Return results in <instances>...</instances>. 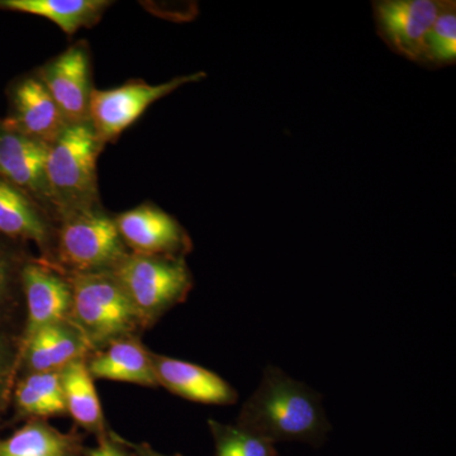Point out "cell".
Listing matches in <instances>:
<instances>
[{
	"mask_svg": "<svg viewBox=\"0 0 456 456\" xmlns=\"http://www.w3.org/2000/svg\"><path fill=\"white\" fill-rule=\"evenodd\" d=\"M236 425L274 444L297 441L312 446L322 445L331 430L321 395L273 365L264 370Z\"/></svg>",
	"mask_w": 456,
	"mask_h": 456,
	"instance_id": "1",
	"label": "cell"
},
{
	"mask_svg": "<svg viewBox=\"0 0 456 456\" xmlns=\"http://www.w3.org/2000/svg\"><path fill=\"white\" fill-rule=\"evenodd\" d=\"M102 147L89 123L68 126L49 147L45 174L56 221L95 208Z\"/></svg>",
	"mask_w": 456,
	"mask_h": 456,
	"instance_id": "2",
	"label": "cell"
},
{
	"mask_svg": "<svg viewBox=\"0 0 456 456\" xmlns=\"http://www.w3.org/2000/svg\"><path fill=\"white\" fill-rule=\"evenodd\" d=\"M71 285L69 321L94 351L110 341L146 332L127 294L112 273L68 277Z\"/></svg>",
	"mask_w": 456,
	"mask_h": 456,
	"instance_id": "3",
	"label": "cell"
},
{
	"mask_svg": "<svg viewBox=\"0 0 456 456\" xmlns=\"http://www.w3.org/2000/svg\"><path fill=\"white\" fill-rule=\"evenodd\" d=\"M145 330L187 301L194 281L185 257L128 253L112 270Z\"/></svg>",
	"mask_w": 456,
	"mask_h": 456,
	"instance_id": "4",
	"label": "cell"
},
{
	"mask_svg": "<svg viewBox=\"0 0 456 456\" xmlns=\"http://www.w3.org/2000/svg\"><path fill=\"white\" fill-rule=\"evenodd\" d=\"M128 253L114 218L89 209L59 220L50 266L65 277L108 273Z\"/></svg>",
	"mask_w": 456,
	"mask_h": 456,
	"instance_id": "5",
	"label": "cell"
},
{
	"mask_svg": "<svg viewBox=\"0 0 456 456\" xmlns=\"http://www.w3.org/2000/svg\"><path fill=\"white\" fill-rule=\"evenodd\" d=\"M206 74L185 75L170 82L151 86L132 82L108 90L93 89L89 102V125L102 143L113 142L121 136L147 108L185 84L198 82Z\"/></svg>",
	"mask_w": 456,
	"mask_h": 456,
	"instance_id": "6",
	"label": "cell"
},
{
	"mask_svg": "<svg viewBox=\"0 0 456 456\" xmlns=\"http://www.w3.org/2000/svg\"><path fill=\"white\" fill-rule=\"evenodd\" d=\"M448 2L380 0L373 3L375 25L389 49L411 61L425 62L426 40Z\"/></svg>",
	"mask_w": 456,
	"mask_h": 456,
	"instance_id": "7",
	"label": "cell"
},
{
	"mask_svg": "<svg viewBox=\"0 0 456 456\" xmlns=\"http://www.w3.org/2000/svg\"><path fill=\"white\" fill-rule=\"evenodd\" d=\"M22 289L25 321L20 354L44 327L69 320L71 308V285L68 277L40 259L29 257L27 261L22 273Z\"/></svg>",
	"mask_w": 456,
	"mask_h": 456,
	"instance_id": "8",
	"label": "cell"
},
{
	"mask_svg": "<svg viewBox=\"0 0 456 456\" xmlns=\"http://www.w3.org/2000/svg\"><path fill=\"white\" fill-rule=\"evenodd\" d=\"M114 222L130 253L185 257L193 248L184 227L158 207L143 204L117 216Z\"/></svg>",
	"mask_w": 456,
	"mask_h": 456,
	"instance_id": "9",
	"label": "cell"
},
{
	"mask_svg": "<svg viewBox=\"0 0 456 456\" xmlns=\"http://www.w3.org/2000/svg\"><path fill=\"white\" fill-rule=\"evenodd\" d=\"M36 77L49 90L69 126L89 123L93 89L90 86L89 53L84 42L73 45L51 60Z\"/></svg>",
	"mask_w": 456,
	"mask_h": 456,
	"instance_id": "10",
	"label": "cell"
},
{
	"mask_svg": "<svg viewBox=\"0 0 456 456\" xmlns=\"http://www.w3.org/2000/svg\"><path fill=\"white\" fill-rule=\"evenodd\" d=\"M8 97V117L2 121L8 130L51 146L69 126L37 77H22L12 84Z\"/></svg>",
	"mask_w": 456,
	"mask_h": 456,
	"instance_id": "11",
	"label": "cell"
},
{
	"mask_svg": "<svg viewBox=\"0 0 456 456\" xmlns=\"http://www.w3.org/2000/svg\"><path fill=\"white\" fill-rule=\"evenodd\" d=\"M55 230L53 218L40 204L0 176V235L18 244L32 242L40 260L51 265Z\"/></svg>",
	"mask_w": 456,
	"mask_h": 456,
	"instance_id": "12",
	"label": "cell"
},
{
	"mask_svg": "<svg viewBox=\"0 0 456 456\" xmlns=\"http://www.w3.org/2000/svg\"><path fill=\"white\" fill-rule=\"evenodd\" d=\"M49 147L0 123V176L28 194L45 211L46 204L51 206L45 174Z\"/></svg>",
	"mask_w": 456,
	"mask_h": 456,
	"instance_id": "13",
	"label": "cell"
},
{
	"mask_svg": "<svg viewBox=\"0 0 456 456\" xmlns=\"http://www.w3.org/2000/svg\"><path fill=\"white\" fill-rule=\"evenodd\" d=\"M156 382L173 395L196 403L230 406L239 399V393L215 371L152 351Z\"/></svg>",
	"mask_w": 456,
	"mask_h": 456,
	"instance_id": "14",
	"label": "cell"
},
{
	"mask_svg": "<svg viewBox=\"0 0 456 456\" xmlns=\"http://www.w3.org/2000/svg\"><path fill=\"white\" fill-rule=\"evenodd\" d=\"M151 355L152 351L143 345L141 336H128L90 351L86 362L94 380L158 388Z\"/></svg>",
	"mask_w": 456,
	"mask_h": 456,
	"instance_id": "15",
	"label": "cell"
},
{
	"mask_svg": "<svg viewBox=\"0 0 456 456\" xmlns=\"http://www.w3.org/2000/svg\"><path fill=\"white\" fill-rule=\"evenodd\" d=\"M90 351L82 332L70 321H60L44 327L26 345L20 354L18 375L57 373L75 360L86 358Z\"/></svg>",
	"mask_w": 456,
	"mask_h": 456,
	"instance_id": "16",
	"label": "cell"
},
{
	"mask_svg": "<svg viewBox=\"0 0 456 456\" xmlns=\"http://www.w3.org/2000/svg\"><path fill=\"white\" fill-rule=\"evenodd\" d=\"M89 446L77 428L57 430L47 419H31L7 437L0 436V456H86Z\"/></svg>",
	"mask_w": 456,
	"mask_h": 456,
	"instance_id": "17",
	"label": "cell"
},
{
	"mask_svg": "<svg viewBox=\"0 0 456 456\" xmlns=\"http://www.w3.org/2000/svg\"><path fill=\"white\" fill-rule=\"evenodd\" d=\"M86 358L75 360L59 371L66 413L75 428L101 440L110 432L95 382L86 367Z\"/></svg>",
	"mask_w": 456,
	"mask_h": 456,
	"instance_id": "18",
	"label": "cell"
},
{
	"mask_svg": "<svg viewBox=\"0 0 456 456\" xmlns=\"http://www.w3.org/2000/svg\"><path fill=\"white\" fill-rule=\"evenodd\" d=\"M11 411L13 415L3 428L31 419L68 416L59 371L18 375L12 392Z\"/></svg>",
	"mask_w": 456,
	"mask_h": 456,
	"instance_id": "19",
	"label": "cell"
},
{
	"mask_svg": "<svg viewBox=\"0 0 456 456\" xmlns=\"http://www.w3.org/2000/svg\"><path fill=\"white\" fill-rule=\"evenodd\" d=\"M112 2L106 0H0V11L47 18L71 36L95 25Z\"/></svg>",
	"mask_w": 456,
	"mask_h": 456,
	"instance_id": "20",
	"label": "cell"
},
{
	"mask_svg": "<svg viewBox=\"0 0 456 456\" xmlns=\"http://www.w3.org/2000/svg\"><path fill=\"white\" fill-rule=\"evenodd\" d=\"M29 257L25 245L0 235V322L23 326L22 273Z\"/></svg>",
	"mask_w": 456,
	"mask_h": 456,
	"instance_id": "21",
	"label": "cell"
},
{
	"mask_svg": "<svg viewBox=\"0 0 456 456\" xmlns=\"http://www.w3.org/2000/svg\"><path fill=\"white\" fill-rule=\"evenodd\" d=\"M215 456H279L275 444L239 425L208 419Z\"/></svg>",
	"mask_w": 456,
	"mask_h": 456,
	"instance_id": "22",
	"label": "cell"
},
{
	"mask_svg": "<svg viewBox=\"0 0 456 456\" xmlns=\"http://www.w3.org/2000/svg\"><path fill=\"white\" fill-rule=\"evenodd\" d=\"M22 325L0 322V428L11 410L12 392L20 368Z\"/></svg>",
	"mask_w": 456,
	"mask_h": 456,
	"instance_id": "23",
	"label": "cell"
},
{
	"mask_svg": "<svg viewBox=\"0 0 456 456\" xmlns=\"http://www.w3.org/2000/svg\"><path fill=\"white\" fill-rule=\"evenodd\" d=\"M456 60L455 3L448 2L435 20L426 40L424 65L446 66Z\"/></svg>",
	"mask_w": 456,
	"mask_h": 456,
	"instance_id": "24",
	"label": "cell"
},
{
	"mask_svg": "<svg viewBox=\"0 0 456 456\" xmlns=\"http://www.w3.org/2000/svg\"><path fill=\"white\" fill-rule=\"evenodd\" d=\"M86 456H137L127 445L121 435L110 430L103 439L97 441L94 448H89Z\"/></svg>",
	"mask_w": 456,
	"mask_h": 456,
	"instance_id": "25",
	"label": "cell"
},
{
	"mask_svg": "<svg viewBox=\"0 0 456 456\" xmlns=\"http://www.w3.org/2000/svg\"><path fill=\"white\" fill-rule=\"evenodd\" d=\"M123 441H125L126 445L128 446L132 450V452H134L137 456H169V455H164L161 454V452H159L158 450H155L152 448L151 445H150L149 443H134V441H130L127 439H125L123 437ZM171 456H183L182 454H174Z\"/></svg>",
	"mask_w": 456,
	"mask_h": 456,
	"instance_id": "26",
	"label": "cell"
},
{
	"mask_svg": "<svg viewBox=\"0 0 456 456\" xmlns=\"http://www.w3.org/2000/svg\"><path fill=\"white\" fill-rule=\"evenodd\" d=\"M0 123H2V121H0Z\"/></svg>",
	"mask_w": 456,
	"mask_h": 456,
	"instance_id": "27",
	"label": "cell"
}]
</instances>
